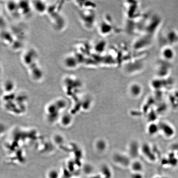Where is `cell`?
Segmentation results:
<instances>
[{"mask_svg": "<svg viewBox=\"0 0 178 178\" xmlns=\"http://www.w3.org/2000/svg\"><path fill=\"white\" fill-rule=\"evenodd\" d=\"M58 5L52 4L48 5L46 14L48 16L51 22L57 30H61L63 29L66 24L65 19L61 14Z\"/></svg>", "mask_w": 178, "mask_h": 178, "instance_id": "2", "label": "cell"}, {"mask_svg": "<svg viewBox=\"0 0 178 178\" xmlns=\"http://www.w3.org/2000/svg\"><path fill=\"white\" fill-rule=\"evenodd\" d=\"M1 37L4 44L7 45H10L11 47L12 46L16 40L13 35L7 31H4L3 33H2Z\"/></svg>", "mask_w": 178, "mask_h": 178, "instance_id": "8", "label": "cell"}, {"mask_svg": "<svg viewBox=\"0 0 178 178\" xmlns=\"http://www.w3.org/2000/svg\"><path fill=\"white\" fill-rule=\"evenodd\" d=\"M33 8L38 13L46 14L48 8V5L42 1H34L31 2Z\"/></svg>", "mask_w": 178, "mask_h": 178, "instance_id": "4", "label": "cell"}, {"mask_svg": "<svg viewBox=\"0 0 178 178\" xmlns=\"http://www.w3.org/2000/svg\"><path fill=\"white\" fill-rule=\"evenodd\" d=\"M48 178H59L58 174L55 171H51L48 175Z\"/></svg>", "mask_w": 178, "mask_h": 178, "instance_id": "10", "label": "cell"}, {"mask_svg": "<svg viewBox=\"0 0 178 178\" xmlns=\"http://www.w3.org/2000/svg\"><path fill=\"white\" fill-rule=\"evenodd\" d=\"M162 55L166 60L172 61L175 57L176 53L172 47L169 45L163 49Z\"/></svg>", "mask_w": 178, "mask_h": 178, "instance_id": "7", "label": "cell"}, {"mask_svg": "<svg viewBox=\"0 0 178 178\" xmlns=\"http://www.w3.org/2000/svg\"><path fill=\"white\" fill-rule=\"evenodd\" d=\"M64 64L65 67L70 69H76L79 64V62L76 55H69L65 58Z\"/></svg>", "mask_w": 178, "mask_h": 178, "instance_id": "6", "label": "cell"}, {"mask_svg": "<svg viewBox=\"0 0 178 178\" xmlns=\"http://www.w3.org/2000/svg\"><path fill=\"white\" fill-rule=\"evenodd\" d=\"M168 37L169 38L170 46L178 44V31H172L169 33L168 34Z\"/></svg>", "mask_w": 178, "mask_h": 178, "instance_id": "9", "label": "cell"}, {"mask_svg": "<svg viewBox=\"0 0 178 178\" xmlns=\"http://www.w3.org/2000/svg\"></svg>", "mask_w": 178, "mask_h": 178, "instance_id": "11", "label": "cell"}, {"mask_svg": "<svg viewBox=\"0 0 178 178\" xmlns=\"http://www.w3.org/2000/svg\"><path fill=\"white\" fill-rule=\"evenodd\" d=\"M19 15L27 16L31 14L32 6L29 1H21L17 2Z\"/></svg>", "mask_w": 178, "mask_h": 178, "instance_id": "3", "label": "cell"}, {"mask_svg": "<svg viewBox=\"0 0 178 178\" xmlns=\"http://www.w3.org/2000/svg\"><path fill=\"white\" fill-rule=\"evenodd\" d=\"M5 6L7 11L12 16L16 17L20 16L17 2L13 1H9L6 3Z\"/></svg>", "mask_w": 178, "mask_h": 178, "instance_id": "5", "label": "cell"}, {"mask_svg": "<svg viewBox=\"0 0 178 178\" xmlns=\"http://www.w3.org/2000/svg\"><path fill=\"white\" fill-rule=\"evenodd\" d=\"M37 53L33 49H29L22 56V61L31 78L35 80L43 78V73L37 62Z\"/></svg>", "mask_w": 178, "mask_h": 178, "instance_id": "1", "label": "cell"}]
</instances>
